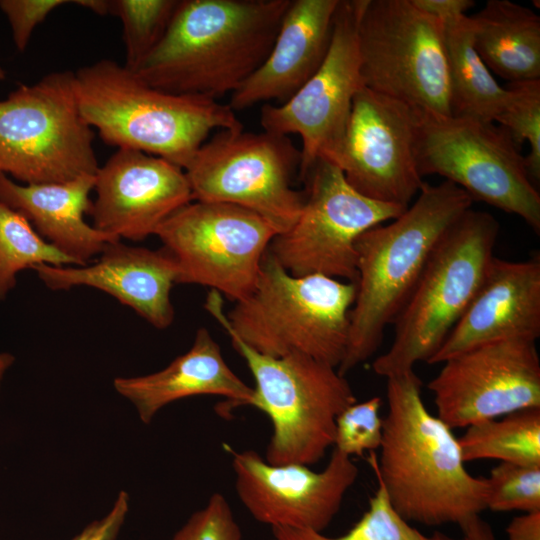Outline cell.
<instances>
[{
    "label": "cell",
    "mask_w": 540,
    "mask_h": 540,
    "mask_svg": "<svg viewBox=\"0 0 540 540\" xmlns=\"http://www.w3.org/2000/svg\"><path fill=\"white\" fill-rule=\"evenodd\" d=\"M387 379L381 453L368 463L407 522L459 526L486 510L487 480L465 468L452 429L426 408L414 369Z\"/></svg>",
    "instance_id": "cell-1"
},
{
    "label": "cell",
    "mask_w": 540,
    "mask_h": 540,
    "mask_svg": "<svg viewBox=\"0 0 540 540\" xmlns=\"http://www.w3.org/2000/svg\"><path fill=\"white\" fill-rule=\"evenodd\" d=\"M289 3L180 0L162 40L132 71L172 94H232L266 59Z\"/></svg>",
    "instance_id": "cell-2"
},
{
    "label": "cell",
    "mask_w": 540,
    "mask_h": 540,
    "mask_svg": "<svg viewBox=\"0 0 540 540\" xmlns=\"http://www.w3.org/2000/svg\"><path fill=\"white\" fill-rule=\"evenodd\" d=\"M472 202L447 180L437 185L424 182L416 201L400 216L358 238L357 291L347 350L337 368L340 375L377 351L385 328L403 309L437 245Z\"/></svg>",
    "instance_id": "cell-3"
},
{
    "label": "cell",
    "mask_w": 540,
    "mask_h": 540,
    "mask_svg": "<svg viewBox=\"0 0 540 540\" xmlns=\"http://www.w3.org/2000/svg\"><path fill=\"white\" fill-rule=\"evenodd\" d=\"M356 291L354 282L321 274L294 276L268 249L246 298L225 314L222 295L211 290L205 308L224 330L261 354L298 353L337 369L348 346Z\"/></svg>",
    "instance_id": "cell-4"
},
{
    "label": "cell",
    "mask_w": 540,
    "mask_h": 540,
    "mask_svg": "<svg viewBox=\"0 0 540 540\" xmlns=\"http://www.w3.org/2000/svg\"><path fill=\"white\" fill-rule=\"evenodd\" d=\"M74 74L82 116L106 144L161 157L183 170L212 131L243 128L228 104L153 88L110 59Z\"/></svg>",
    "instance_id": "cell-5"
},
{
    "label": "cell",
    "mask_w": 540,
    "mask_h": 540,
    "mask_svg": "<svg viewBox=\"0 0 540 540\" xmlns=\"http://www.w3.org/2000/svg\"><path fill=\"white\" fill-rule=\"evenodd\" d=\"M498 221L467 210L445 233L396 317L389 349L373 362L388 378L429 362L475 297L494 257Z\"/></svg>",
    "instance_id": "cell-6"
},
{
    "label": "cell",
    "mask_w": 540,
    "mask_h": 540,
    "mask_svg": "<svg viewBox=\"0 0 540 540\" xmlns=\"http://www.w3.org/2000/svg\"><path fill=\"white\" fill-rule=\"evenodd\" d=\"M255 382L253 407L267 414L272 435L265 460L313 465L334 444L336 418L356 396L336 368L303 354H261L225 330Z\"/></svg>",
    "instance_id": "cell-7"
},
{
    "label": "cell",
    "mask_w": 540,
    "mask_h": 540,
    "mask_svg": "<svg viewBox=\"0 0 540 540\" xmlns=\"http://www.w3.org/2000/svg\"><path fill=\"white\" fill-rule=\"evenodd\" d=\"M73 71L19 85L0 100V168L22 184L64 183L99 168Z\"/></svg>",
    "instance_id": "cell-8"
},
{
    "label": "cell",
    "mask_w": 540,
    "mask_h": 540,
    "mask_svg": "<svg viewBox=\"0 0 540 540\" xmlns=\"http://www.w3.org/2000/svg\"><path fill=\"white\" fill-rule=\"evenodd\" d=\"M358 44L366 88L421 113L451 116L440 20L412 0H365Z\"/></svg>",
    "instance_id": "cell-9"
},
{
    "label": "cell",
    "mask_w": 540,
    "mask_h": 540,
    "mask_svg": "<svg viewBox=\"0 0 540 540\" xmlns=\"http://www.w3.org/2000/svg\"><path fill=\"white\" fill-rule=\"evenodd\" d=\"M520 150L494 122L419 112L416 156L421 176H442L473 201L519 216L539 235L540 194Z\"/></svg>",
    "instance_id": "cell-10"
},
{
    "label": "cell",
    "mask_w": 540,
    "mask_h": 540,
    "mask_svg": "<svg viewBox=\"0 0 540 540\" xmlns=\"http://www.w3.org/2000/svg\"><path fill=\"white\" fill-rule=\"evenodd\" d=\"M301 152L289 136L218 130L184 168L195 201L234 204L267 220L279 233L298 219L305 192L293 188Z\"/></svg>",
    "instance_id": "cell-11"
},
{
    "label": "cell",
    "mask_w": 540,
    "mask_h": 540,
    "mask_svg": "<svg viewBox=\"0 0 540 540\" xmlns=\"http://www.w3.org/2000/svg\"><path fill=\"white\" fill-rule=\"evenodd\" d=\"M303 181L301 213L287 231L273 238L269 251L294 276L321 274L356 283L358 238L407 208L359 193L327 159L317 160Z\"/></svg>",
    "instance_id": "cell-12"
},
{
    "label": "cell",
    "mask_w": 540,
    "mask_h": 540,
    "mask_svg": "<svg viewBox=\"0 0 540 540\" xmlns=\"http://www.w3.org/2000/svg\"><path fill=\"white\" fill-rule=\"evenodd\" d=\"M277 230L246 208L191 201L155 232L178 267L177 284L207 286L235 303L253 290Z\"/></svg>",
    "instance_id": "cell-13"
},
{
    "label": "cell",
    "mask_w": 540,
    "mask_h": 540,
    "mask_svg": "<svg viewBox=\"0 0 540 540\" xmlns=\"http://www.w3.org/2000/svg\"><path fill=\"white\" fill-rule=\"evenodd\" d=\"M365 0H340L327 55L315 74L285 103L264 104V131L302 139L298 178L319 159L332 161L345 134L353 99L364 86L358 23Z\"/></svg>",
    "instance_id": "cell-14"
},
{
    "label": "cell",
    "mask_w": 540,
    "mask_h": 540,
    "mask_svg": "<svg viewBox=\"0 0 540 540\" xmlns=\"http://www.w3.org/2000/svg\"><path fill=\"white\" fill-rule=\"evenodd\" d=\"M419 111L363 86L331 162L373 200L407 208L424 184L416 156Z\"/></svg>",
    "instance_id": "cell-15"
},
{
    "label": "cell",
    "mask_w": 540,
    "mask_h": 540,
    "mask_svg": "<svg viewBox=\"0 0 540 540\" xmlns=\"http://www.w3.org/2000/svg\"><path fill=\"white\" fill-rule=\"evenodd\" d=\"M428 383L437 417L451 429L540 407L536 341L504 339L447 359Z\"/></svg>",
    "instance_id": "cell-16"
},
{
    "label": "cell",
    "mask_w": 540,
    "mask_h": 540,
    "mask_svg": "<svg viewBox=\"0 0 540 540\" xmlns=\"http://www.w3.org/2000/svg\"><path fill=\"white\" fill-rule=\"evenodd\" d=\"M228 451L238 498L256 521L271 528L323 532L359 473L351 457L336 449L318 472L302 464H270L253 450Z\"/></svg>",
    "instance_id": "cell-17"
},
{
    "label": "cell",
    "mask_w": 540,
    "mask_h": 540,
    "mask_svg": "<svg viewBox=\"0 0 540 540\" xmlns=\"http://www.w3.org/2000/svg\"><path fill=\"white\" fill-rule=\"evenodd\" d=\"M93 227L117 240L142 241L193 201L182 168L158 156L118 149L95 174Z\"/></svg>",
    "instance_id": "cell-18"
},
{
    "label": "cell",
    "mask_w": 540,
    "mask_h": 540,
    "mask_svg": "<svg viewBox=\"0 0 540 540\" xmlns=\"http://www.w3.org/2000/svg\"><path fill=\"white\" fill-rule=\"evenodd\" d=\"M33 270L52 290L96 288L132 308L157 329H166L173 323L175 313L170 293L179 272L175 260L163 247L151 250L113 241L106 244L91 264H40Z\"/></svg>",
    "instance_id": "cell-19"
},
{
    "label": "cell",
    "mask_w": 540,
    "mask_h": 540,
    "mask_svg": "<svg viewBox=\"0 0 540 540\" xmlns=\"http://www.w3.org/2000/svg\"><path fill=\"white\" fill-rule=\"evenodd\" d=\"M540 336V254L523 261L493 257L470 305L429 364L487 343Z\"/></svg>",
    "instance_id": "cell-20"
},
{
    "label": "cell",
    "mask_w": 540,
    "mask_h": 540,
    "mask_svg": "<svg viewBox=\"0 0 540 540\" xmlns=\"http://www.w3.org/2000/svg\"><path fill=\"white\" fill-rule=\"evenodd\" d=\"M340 0H290L272 48L261 66L230 96L242 111L288 101L319 69L330 47Z\"/></svg>",
    "instance_id": "cell-21"
},
{
    "label": "cell",
    "mask_w": 540,
    "mask_h": 540,
    "mask_svg": "<svg viewBox=\"0 0 540 540\" xmlns=\"http://www.w3.org/2000/svg\"><path fill=\"white\" fill-rule=\"evenodd\" d=\"M115 390L129 400L141 421L149 424L166 405L187 397L214 395L230 408L254 405V389L226 363L218 343L206 328L196 332L191 348L164 369L143 376L117 377Z\"/></svg>",
    "instance_id": "cell-22"
},
{
    "label": "cell",
    "mask_w": 540,
    "mask_h": 540,
    "mask_svg": "<svg viewBox=\"0 0 540 540\" xmlns=\"http://www.w3.org/2000/svg\"><path fill=\"white\" fill-rule=\"evenodd\" d=\"M95 175L64 183L19 184L0 173V202L22 214L35 231L76 266L89 264L107 243L119 241L89 225Z\"/></svg>",
    "instance_id": "cell-23"
},
{
    "label": "cell",
    "mask_w": 540,
    "mask_h": 540,
    "mask_svg": "<svg viewBox=\"0 0 540 540\" xmlns=\"http://www.w3.org/2000/svg\"><path fill=\"white\" fill-rule=\"evenodd\" d=\"M474 47L490 70L510 83L540 80V17L509 0H489L469 16Z\"/></svg>",
    "instance_id": "cell-24"
},
{
    "label": "cell",
    "mask_w": 540,
    "mask_h": 540,
    "mask_svg": "<svg viewBox=\"0 0 540 540\" xmlns=\"http://www.w3.org/2000/svg\"><path fill=\"white\" fill-rule=\"evenodd\" d=\"M450 83L451 115L494 122L506 105L508 90L500 86L478 55L470 17L441 21Z\"/></svg>",
    "instance_id": "cell-25"
},
{
    "label": "cell",
    "mask_w": 540,
    "mask_h": 540,
    "mask_svg": "<svg viewBox=\"0 0 540 540\" xmlns=\"http://www.w3.org/2000/svg\"><path fill=\"white\" fill-rule=\"evenodd\" d=\"M458 443L465 463L496 459L540 466V407L468 426Z\"/></svg>",
    "instance_id": "cell-26"
},
{
    "label": "cell",
    "mask_w": 540,
    "mask_h": 540,
    "mask_svg": "<svg viewBox=\"0 0 540 540\" xmlns=\"http://www.w3.org/2000/svg\"><path fill=\"white\" fill-rule=\"evenodd\" d=\"M40 264L76 266L73 259L44 240L19 212L0 202V301L17 283V274Z\"/></svg>",
    "instance_id": "cell-27"
},
{
    "label": "cell",
    "mask_w": 540,
    "mask_h": 540,
    "mask_svg": "<svg viewBox=\"0 0 540 540\" xmlns=\"http://www.w3.org/2000/svg\"><path fill=\"white\" fill-rule=\"evenodd\" d=\"M376 480L368 509L345 534L330 537L313 530L273 527L266 540H454L441 532L425 535L412 527L393 509L382 483Z\"/></svg>",
    "instance_id": "cell-28"
},
{
    "label": "cell",
    "mask_w": 540,
    "mask_h": 540,
    "mask_svg": "<svg viewBox=\"0 0 540 540\" xmlns=\"http://www.w3.org/2000/svg\"><path fill=\"white\" fill-rule=\"evenodd\" d=\"M180 0H109V14L120 18L126 52L134 70L164 37Z\"/></svg>",
    "instance_id": "cell-29"
},
{
    "label": "cell",
    "mask_w": 540,
    "mask_h": 540,
    "mask_svg": "<svg viewBox=\"0 0 540 540\" xmlns=\"http://www.w3.org/2000/svg\"><path fill=\"white\" fill-rule=\"evenodd\" d=\"M506 89L507 102L495 122L520 149L524 142L529 144L525 164L536 186L540 180V80L509 83Z\"/></svg>",
    "instance_id": "cell-30"
},
{
    "label": "cell",
    "mask_w": 540,
    "mask_h": 540,
    "mask_svg": "<svg viewBox=\"0 0 540 540\" xmlns=\"http://www.w3.org/2000/svg\"><path fill=\"white\" fill-rule=\"evenodd\" d=\"M486 480V509L525 513L540 510V466L500 462Z\"/></svg>",
    "instance_id": "cell-31"
},
{
    "label": "cell",
    "mask_w": 540,
    "mask_h": 540,
    "mask_svg": "<svg viewBox=\"0 0 540 540\" xmlns=\"http://www.w3.org/2000/svg\"><path fill=\"white\" fill-rule=\"evenodd\" d=\"M380 407L381 398L374 396L340 412L336 418L334 449L348 457L379 449L383 428Z\"/></svg>",
    "instance_id": "cell-32"
},
{
    "label": "cell",
    "mask_w": 540,
    "mask_h": 540,
    "mask_svg": "<svg viewBox=\"0 0 540 540\" xmlns=\"http://www.w3.org/2000/svg\"><path fill=\"white\" fill-rule=\"evenodd\" d=\"M171 540H242V532L226 498L214 493Z\"/></svg>",
    "instance_id": "cell-33"
},
{
    "label": "cell",
    "mask_w": 540,
    "mask_h": 540,
    "mask_svg": "<svg viewBox=\"0 0 540 540\" xmlns=\"http://www.w3.org/2000/svg\"><path fill=\"white\" fill-rule=\"evenodd\" d=\"M71 3L66 0H0V9L11 27L13 41L19 51L29 44L32 32L57 7Z\"/></svg>",
    "instance_id": "cell-34"
},
{
    "label": "cell",
    "mask_w": 540,
    "mask_h": 540,
    "mask_svg": "<svg viewBox=\"0 0 540 540\" xmlns=\"http://www.w3.org/2000/svg\"><path fill=\"white\" fill-rule=\"evenodd\" d=\"M128 510L129 496L125 491H121L109 513L91 522L72 540H115Z\"/></svg>",
    "instance_id": "cell-35"
},
{
    "label": "cell",
    "mask_w": 540,
    "mask_h": 540,
    "mask_svg": "<svg viewBox=\"0 0 540 540\" xmlns=\"http://www.w3.org/2000/svg\"><path fill=\"white\" fill-rule=\"evenodd\" d=\"M422 11L434 16L440 21L466 14L474 6L472 0H412Z\"/></svg>",
    "instance_id": "cell-36"
},
{
    "label": "cell",
    "mask_w": 540,
    "mask_h": 540,
    "mask_svg": "<svg viewBox=\"0 0 540 540\" xmlns=\"http://www.w3.org/2000/svg\"><path fill=\"white\" fill-rule=\"evenodd\" d=\"M506 533L508 540H540V510L514 517Z\"/></svg>",
    "instance_id": "cell-37"
},
{
    "label": "cell",
    "mask_w": 540,
    "mask_h": 540,
    "mask_svg": "<svg viewBox=\"0 0 540 540\" xmlns=\"http://www.w3.org/2000/svg\"><path fill=\"white\" fill-rule=\"evenodd\" d=\"M462 537L460 540H496L491 526L480 516H475L460 525Z\"/></svg>",
    "instance_id": "cell-38"
},
{
    "label": "cell",
    "mask_w": 540,
    "mask_h": 540,
    "mask_svg": "<svg viewBox=\"0 0 540 540\" xmlns=\"http://www.w3.org/2000/svg\"><path fill=\"white\" fill-rule=\"evenodd\" d=\"M72 3L100 15L109 14V0H75Z\"/></svg>",
    "instance_id": "cell-39"
},
{
    "label": "cell",
    "mask_w": 540,
    "mask_h": 540,
    "mask_svg": "<svg viewBox=\"0 0 540 540\" xmlns=\"http://www.w3.org/2000/svg\"><path fill=\"white\" fill-rule=\"evenodd\" d=\"M14 356L7 352L0 353V388L1 383L7 370L12 366Z\"/></svg>",
    "instance_id": "cell-40"
},
{
    "label": "cell",
    "mask_w": 540,
    "mask_h": 540,
    "mask_svg": "<svg viewBox=\"0 0 540 540\" xmlns=\"http://www.w3.org/2000/svg\"><path fill=\"white\" fill-rule=\"evenodd\" d=\"M5 77H6V72H5V70L0 66V80L5 79Z\"/></svg>",
    "instance_id": "cell-41"
},
{
    "label": "cell",
    "mask_w": 540,
    "mask_h": 540,
    "mask_svg": "<svg viewBox=\"0 0 540 540\" xmlns=\"http://www.w3.org/2000/svg\"><path fill=\"white\" fill-rule=\"evenodd\" d=\"M0 173H1V168H0Z\"/></svg>",
    "instance_id": "cell-42"
}]
</instances>
